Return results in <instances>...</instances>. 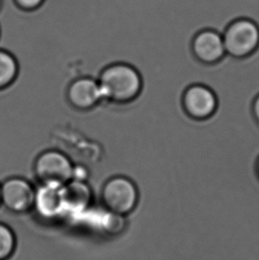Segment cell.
Instances as JSON below:
<instances>
[{"instance_id": "cell-1", "label": "cell", "mask_w": 259, "mask_h": 260, "mask_svg": "<svg viewBox=\"0 0 259 260\" xmlns=\"http://www.w3.org/2000/svg\"><path fill=\"white\" fill-rule=\"evenodd\" d=\"M99 85L102 98L118 104L133 102L142 89V78L135 68L126 63H115L100 75Z\"/></svg>"}, {"instance_id": "cell-2", "label": "cell", "mask_w": 259, "mask_h": 260, "mask_svg": "<svg viewBox=\"0 0 259 260\" xmlns=\"http://www.w3.org/2000/svg\"><path fill=\"white\" fill-rule=\"evenodd\" d=\"M222 36L226 54L236 59L249 57L259 47V26L249 18L232 21Z\"/></svg>"}, {"instance_id": "cell-3", "label": "cell", "mask_w": 259, "mask_h": 260, "mask_svg": "<svg viewBox=\"0 0 259 260\" xmlns=\"http://www.w3.org/2000/svg\"><path fill=\"white\" fill-rule=\"evenodd\" d=\"M102 199L107 211L126 216L136 207L139 192L131 179L117 176L105 183L102 188Z\"/></svg>"}, {"instance_id": "cell-4", "label": "cell", "mask_w": 259, "mask_h": 260, "mask_svg": "<svg viewBox=\"0 0 259 260\" xmlns=\"http://www.w3.org/2000/svg\"><path fill=\"white\" fill-rule=\"evenodd\" d=\"M34 173L41 184L63 186L73 179L74 166L63 153L48 150L36 160Z\"/></svg>"}, {"instance_id": "cell-5", "label": "cell", "mask_w": 259, "mask_h": 260, "mask_svg": "<svg viewBox=\"0 0 259 260\" xmlns=\"http://www.w3.org/2000/svg\"><path fill=\"white\" fill-rule=\"evenodd\" d=\"M36 189L28 180L11 178L0 185V201L8 211L24 213L34 207Z\"/></svg>"}, {"instance_id": "cell-6", "label": "cell", "mask_w": 259, "mask_h": 260, "mask_svg": "<svg viewBox=\"0 0 259 260\" xmlns=\"http://www.w3.org/2000/svg\"><path fill=\"white\" fill-rule=\"evenodd\" d=\"M183 105L191 117L199 120L207 119L216 111L217 100L210 88L203 85H193L185 91Z\"/></svg>"}, {"instance_id": "cell-7", "label": "cell", "mask_w": 259, "mask_h": 260, "mask_svg": "<svg viewBox=\"0 0 259 260\" xmlns=\"http://www.w3.org/2000/svg\"><path fill=\"white\" fill-rule=\"evenodd\" d=\"M192 50L197 60L206 64L217 63L226 54L223 36L211 28L203 29L193 37Z\"/></svg>"}, {"instance_id": "cell-8", "label": "cell", "mask_w": 259, "mask_h": 260, "mask_svg": "<svg viewBox=\"0 0 259 260\" xmlns=\"http://www.w3.org/2000/svg\"><path fill=\"white\" fill-rule=\"evenodd\" d=\"M67 97L70 104L78 110L93 109L103 99L98 80L90 78L75 80L68 89Z\"/></svg>"}, {"instance_id": "cell-9", "label": "cell", "mask_w": 259, "mask_h": 260, "mask_svg": "<svg viewBox=\"0 0 259 260\" xmlns=\"http://www.w3.org/2000/svg\"><path fill=\"white\" fill-rule=\"evenodd\" d=\"M33 209H35L40 217L46 219H53L65 213L61 186L41 184V186L36 189Z\"/></svg>"}, {"instance_id": "cell-10", "label": "cell", "mask_w": 259, "mask_h": 260, "mask_svg": "<svg viewBox=\"0 0 259 260\" xmlns=\"http://www.w3.org/2000/svg\"><path fill=\"white\" fill-rule=\"evenodd\" d=\"M61 197L64 212L77 214L82 213L90 207L92 200V192L85 181L71 179L61 186Z\"/></svg>"}, {"instance_id": "cell-11", "label": "cell", "mask_w": 259, "mask_h": 260, "mask_svg": "<svg viewBox=\"0 0 259 260\" xmlns=\"http://www.w3.org/2000/svg\"><path fill=\"white\" fill-rule=\"evenodd\" d=\"M19 66L12 53L0 49V91L10 86L17 78Z\"/></svg>"}, {"instance_id": "cell-12", "label": "cell", "mask_w": 259, "mask_h": 260, "mask_svg": "<svg viewBox=\"0 0 259 260\" xmlns=\"http://www.w3.org/2000/svg\"><path fill=\"white\" fill-rule=\"evenodd\" d=\"M16 247L14 233L8 225L0 223V260H7L13 255Z\"/></svg>"}, {"instance_id": "cell-13", "label": "cell", "mask_w": 259, "mask_h": 260, "mask_svg": "<svg viewBox=\"0 0 259 260\" xmlns=\"http://www.w3.org/2000/svg\"><path fill=\"white\" fill-rule=\"evenodd\" d=\"M102 225L104 232L107 234L114 236L119 235L126 225L125 216L106 210L105 215H103L102 218Z\"/></svg>"}, {"instance_id": "cell-14", "label": "cell", "mask_w": 259, "mask_h": 260, "mask_svg": "<svg viewBox=\"0 0 259 260\" xmlns=\"http://www.w3.org/2000/svg\"><path fill=\"white\" fill-rule=\"evenodd\" d=\"M18 7L26 11L38 9L42 5L44 0H14Z\"/></svg>"}, {"instance_id": "cell-15", "label": "cell", "mask_w": 259, "mask_h": 260, "mask_svg": "<svg viewBox=\"0 0 259 260\" xmlns=\"http://www.w3.org/2000/svg\"><path fill=\"white\" fill-rule=\"evenodd\" d=\"M253 115L259 123V95L255 99L252 106Z\"/></svg>"}, {"instance_id": "cell-16", "label": "cell", "mask_w": 259, "mask_h": 260, "mask_svg": "<svg viewBox=\"0 0 259 260\" xmlns=\"http://www.w3.org/2000/svg\"><path fill=\"white\" fill-rule=\"evenodd\" d=\"M1 6H2V0H0V8H1Z\"/></svg>"}, {"instance_id": "cell-17", "label": "cell", "mask_w": 259, "mask_h": 260, "mask_svg": "<svg viewBox=\"0 0 259 260\" xmlns=\"http://www.w3.org/2000/svg\"><path fill=\"white\" fill-rule=\"evenodd\" d=\"M258 173H259V166H258Z\"/></svg>"}, {"instance_id": "cell-18", "label": "cell", "mask_w": 259, "mask_h": 260, "mask_svg": "<svg viewBox=\"0 0 259 260\" xmlns=\"http://www.w3.org/2000/svg\"><path fill=\"white\" fill-rule=\"evenodd\" d=\"M0 204H1V201H0Z\"/></svg>"}]
</instances>
